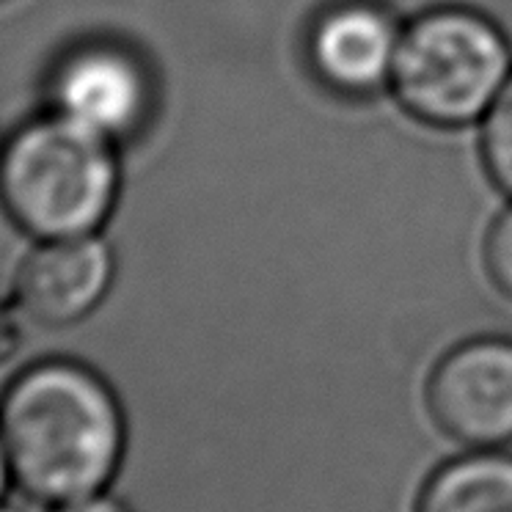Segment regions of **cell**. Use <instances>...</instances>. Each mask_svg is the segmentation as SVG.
<instances>
[{"mask_svg":"<svg viewBox=\"0 0 512 512\" xmlns=\"http://www.w3.org/2000/svg\"><path fill=\"white\" fill-rule=\"evenodd\" d=\"M0 435L17 490L47 507L105 493L127 446L113 389L69 358L39 361L9 383Z\"/></svg>","mask_w":512,"mask_h":512,"instance_id":"cell-1","label":"cell"},{"mask_svg":"<svg viewBox=\"0 0 512 512\" xmlns=\"http://www.w3.org/2000/svg\"><path fill=\"white\" fill-rule=\"evenodd\" d=\"M119 196L113 141L56 111L23 124L0 155V201L36 240L97 234Z\"/></svg>","mask_w":512,"mask_h":512,"instance_id":"cell-2","label":"cell"},{"mask_svg":"<svg viewBox=\"0 0 512 512\" xmlns=\"http://www.w3.org/2000/svg\"><path fill=\"white\" fill-rule=\"evenodd\" d=\"M512 75L499 25L471 9H433L402 28L389 86L405 111L435 127L482 119Z\"/></svg>","mask_w":512,"mask_h":512,"instance_id":"cell-3","label":"cell"},{"mask_svg":"<svg viewBox=\"0 0 512 512\" xmlns=\"http://www.w3.org/2000/svg\"><path fill=\"white\" fill-rule=\"evenodd\" d=\"M427 408L441 433L468 449L512 441V342L471 339L449 350L427 383Z\"/></svg>","mask_w":512,"mask_h":512,"instance_id":"cell-4","label":"cell"},{"mask_svg":"<svg viewBox=\"0 0 512 512\" xmlns=\"http://www.w3.org/2000/svg\"><path fill=\"white\" fill-rule=\"evenodd\" d=\"M50 102L58 116L116 144L146 122L152 83L141 58L122 45L86 42L58 58Z\"/></svg>","mask_w":512,"mask_h":512,"instance_id":"cell-5","label":"cell"},{"mask_svg":"<svg viewBox=\"0 0 512 512\" xmlns=\"http://www.w3.org/2000/svg\"><path fill=\"white\" fill-rule=\"evenodd\" d=\"M116 259L100 234L39 240L14 279L17 303L42 325H72L89 317L111 290Z\"/></svg>","mask_w":512,"mask_h":512,"instance_id":"cell-6","label":"cell"},{"mask_svg":"<svg viewBox=\"0 0 512 512\" xmlns=\"http://www.w3.org/2000/svg\"><path fill=\"white\" fill-rule=\"evenodd\" d=\"M402 28L383 6L345 0L325 9L309 34V61L317 78L339 94L364 97L391 80Z\"/></svg>","mask_w":512,"mask_h":512,"instance_id":"cell-7","label":"cell"},{"mask_svg":"<svg viewBox=\"0 0 512 512\" xmlns=\"http://www.w3.org/2000/svg\"><path fill=\"white\" fill-rule=\"evenodd\" d=\"M419 512H512V455L474 449L427 479Z\"/></svg>","mask_w":512,"mask_h":512,"instance_id":"cell-8","label":"cell"},{"mask_svg":"<svg viewBox=\"0 0 512 512\" xmlns=\"http://www.w3.org/2000/svg\"><path fill=\"white\" fill-rule=\"evenodd\" d=\"M482 160L490 179L512 196V75L482 116Z\"/></svg>","mask_w":512,"mask_h":512,"instance_id":"cell-9","label":"cell"},{"mask_svg":"<svg viewBox=\"0 0 512 512\" xmlns=\"http://www.w3.org/2000/svg\"><path fill=\"white\" fill-rule=\"evenodd\" d=\"M482 254H485V268L493 284L512 298V207L493 221Z\"/></svg>","mask_w":512,"mask_h":512,"instance_id":"cell-10","label":"cell"},{"mask_svg":"<svg viewBox=\"0 0 512 512\" xmlns=\"http://www.w3.org/2000/svg\"><path fill=\"white\" fill-rule=\"evenodd\" d=\"M53 512H130V510L124 507L122 501L111 499V496H105V493H97V496H89V499L58 504V507H53Z\"/></svg>","mask_w":512,"mask_h":512,"instance_id":"cell-11","label":"cell"},{"mask_svg":"<svg viewBox=\"0 0 512 512\" xmlns=\"http://www.w3.org/2000/svg\"><path fill=\"white\" fill-rule=\"evenodd\" d=\"M12 482V471H9V460H6V446H3V435H0V501H3V493Z\"/></svg>","mask_w":512,"mask_h":512,"instance_id":"cell-12","label":"cell"},{"mask_svg":"<svg viewBox=\"0 0 512 512\" xmlns=\"http://www.w3.org/2000/svg\"><path fill=\"white\" fill-rule=\"evenodd\" d=\"M0 512H17L14 507H6V504H0Z\"/></svg>","mask_w":512,"mask_h":512,"instance_id":"cell-13","label":"cell"},{"mask_svg":"<svg viewBox=\"0 0 512 512\" xmlns=\"http://www.w3.org/2000/svg\"><path fill=\"white\" fill-rule=\"evenodd\" d=\"M3 146H6V141H3V138H0V155H3Z\"/></svg>","mask_w":512,"mask_h":512,"instance_id":"cell-14","label":"cell"}]
</instances>
